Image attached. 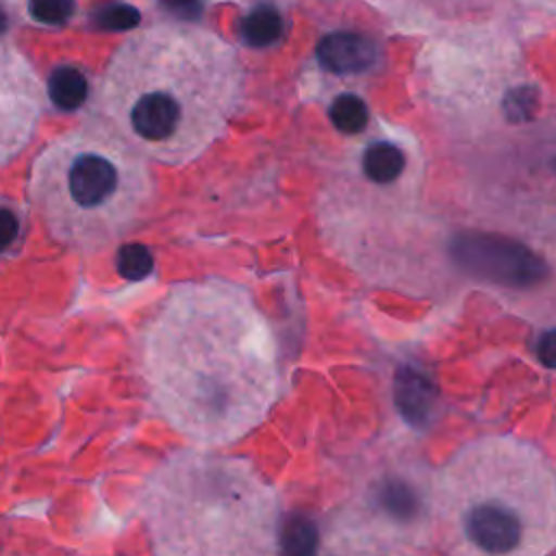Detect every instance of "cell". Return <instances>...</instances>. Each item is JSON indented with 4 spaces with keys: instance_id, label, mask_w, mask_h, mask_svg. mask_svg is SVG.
Returning <instances> with one entry per match:
<instances>
[{
    "instance_id": "cell-9",
    "label": "cell",
    "mask_w": 556,
    "mask_h": 556,
    "mask_svg": "<svg viewBox=\"0 0 556 556\" xmlns=\"http://www.w3.org/2000/svg\"><path fill=\"white\" fill-rule=\"evenodd\" d=\"M89 93V85L85 74L74 65H61L50 74L48 96L54 106L63 111H76Z\"/></svg>"
},
{
    "instance_id": "cell-16",
    "label": "cell",
    "mask_w": 556,
    "mask_h": 556,
    "mask_svg": "<svg viewBox=\"0 0 556 556\" xmlns=\"http://www.w3.org/2000/svg\"><path fill=\"white\" fill-rule=\"evenodd\" d=\"M4 26H7V17H4V13L0 11V33L4 30Z\"/></svg>"
},
{
    "instance_id": "cell-3",
    "label": "cell",
    "mask_w": 556,
    "mask_h": 556,
    "mask_svg": "<svg viewBox=\"0 0 556 556\" xmlns=\"http://www.w3.org/2000/svg\"><path fill=\"white\" fill-rule=\"evenodd\" d=\"M426 517L443 556H549L556 545L552 460L515 434L471 439L434 471Z\"/></svg>"
},
{
    "instance_id": "cell-13",
    "label": "cell",
    "mask_w": 556,
    "mask_h": 556,
    "mask_svg": "<svg viewBox=\"0 0 556 556\" xmlns=\"http://www.w3.org/2000/svg\"><path fill=\"white\" fill-rule=\"evenodd\" d=\"M74 7H76L74 0H28L30 15L37 22L50 24V26L65 24L74 13Z\"/></svg>"
},
{
    "instance_id": "cell-7",
    "label": "cell",
    "mask_w": 556,
    "mask_h": 556,
    "mask_svg": "<svg viewBox=\"0 0 556 556\" xmlns=\"http://www.w3.org/2000/svg\"><path fill=\"white\" fill-rule=\"evenodd\" d=\"M376 46L363 35L339 30L317 46L319 63L334 74H361L376 61Z\"/></svg>"
},
{
    "instance_id": "cell-1",
    "label": "cell",
    "mask_w": 556,
    "mask_h": 556,
    "mask_svg": "<svg viewBox=\"0 0 556 556\" xmlns=\"http://www.w3.org/2000/svg\"><path fill=\"white\" fill-rule=\"evenodd\" d=\"M141 374L156 413L198 450L243 439L280 397L269 321L243 287L219 278L167 293L143 330Z\"/></svg>"
},
{
    "instance_id": "cell-4",
    "label": "cell",
    "mask_w": 556,
    "mask_h": 556,
    "mask_svg": "<svg viewBox=\"0 0 556 556\" xmlns=\"http://www.w3.org/2000/svg\"><path fill=\"white\" fill-rule=\"evenodd\" d=\"M139 515L154 556H280L278 491L241 456L169 454L146 478Z\"/></svg>"
},
{
    "instance_id": "cell-8",
    "label": "cell",
    "mask_w": 556,
    "mask_h": 556,
    "mask_svg": "<svg viewBox=\"0 0 556 556\" xmlns=\"http://www.w3.org/2000/svg\"><path fill=\"white\" fill-rule=\"evenodd\" d=\"M406 154L391 139H374L361 152V172L371 185H395L404 176Z\"/></svg>"
},
{
    "instance_id": "cell-2",
    "label": "cell",
    "mask_w": 556,
    "mask_h": 556,
    "mask_svg": "<svg viewBox=\"0 0 556 556\" xmlns=\"http://www.w3.org/2000/svg\"><path fill=\"white\" fill-rule=\"evenodd\" d=\"M111 128L139 154L185 165L204 154L243 102V67L213 30L154 24L111 59L100 87Z\"/></svg>"
},
{
    "instance_id": "cell-12",
    "label": "cell",
    "mask_w": 556,
    "mask_h": 556,
    "mask_svg": "<svg viewBox=\"0 0 556 556\" xmlns=\"http://www.w3.org/2000/svg\"><path fill=\"white\" fill-rule=\"evenodd\" d=\"M117 271L128 280H143L154 269V258L150 250L141 243H124L117 250Z\"/></svg>"
},
{
    "instance_id": "cell-14",
    "label": "cell",
    "mask_w": 556,
    "mask_h": 556,
    "mask_svg": "<svg viewBox=\"0 0 556 556\" xmlns=\"http://www.w3.org/2000/svg\"><path fill=\"white\" fill-rule=\"evenodd\" d=\"M96 24L100 28H106V30H122V28H132L139 24L141 15L135 7L130 4H111V7H104V9H98L96 15H93Z\"/></svg>"
},
{
    "instance_id": "cell-10",
    "label": "cell",
    "mask_w": 556,
    "mask_h": 556,
    "mask_svg": "<svg viewBox=\"0 0 556 556\" xmlns=\"http://www.w3.org/2000/svg\"><path fill=\"white\" fill-rule=\"evenodd\" d=\"M241 37L252 48H267V46L276 43L282 37V17H280V13L269 4H261V7L252 9L243 17Z\"/></svg>"
},
{
    "instance_id": "cell-15",
    "label": "cell",
    "mask_w": 556,
    "mask_h": 556,
    "mask_svg": "<svg viewBox=\"0 0 556 556\" xmlns=\"http://www.w3.org/2000/svg\"><path fill=\"white\" fill-rule=\"evenodd\" d=\"M17 232H20L17 217L7 206H0V252L11 248V243L17 239Z\"/></svg>"
},
{
    "instance_id": "cell-5",
    "label": "cell",
    "mask_w": 556,
    "mask_h": 556,
    "mask_svg": "<svg viewBox=\"0 0 556 556\" xmlns=\"http://www.w3.org/2000/svg\"><path fill=\"white\" fill-rule=\"evenodd\" d=\"M35 189L56 237L87 250L119 239L152 198L143 154L111 126L54 141L37 163Z\"/></svg>"
},
{
    "instance_id": "cell-11",
    "label": "cell",
    "mask_w": 556,
    "mask_h": 556,
    "mask_svg": "<svg viewBox=\"0 0 556 556\" xmlns=\"http://www.w3.org/2000/svg\"><path fill=\"white\" fill-rule=\"evenodd\" d=\"M367 119H369L367 104L363 98H358L354 93L337 96L330 104V122L339 132L356 135V132L365 130Z\"/></svg>"
},
{
    "instance_id": "cell-6",
    "label": "cell",
    "mask_w": 556,
    "mask_h": 556,
    "mask_svg": "<svg viewBox=\"0 0 556 556\" xmlns=\"http://www.w3.org/2000/svg\"><path fill=\"white\" fill-rule=\"evenodd\" d=\"M419 541L413 521L393 506L358 504L328 523L319 556H419Z\"/></svg>"
}]
</instances>
